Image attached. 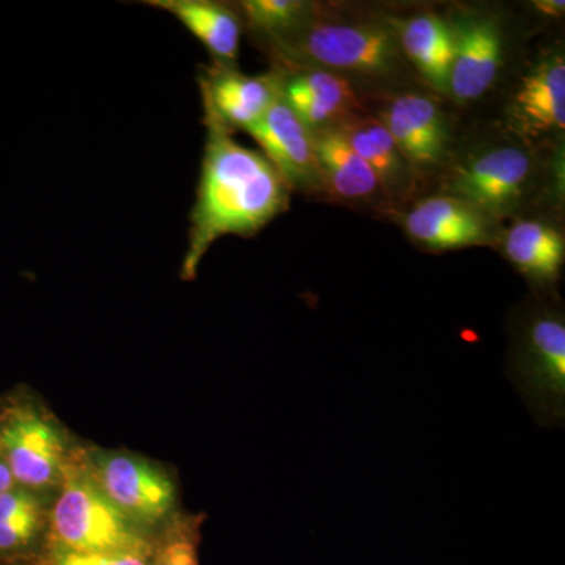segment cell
<instances>
[{"mask_svg":"<svg viewBox=\"0 0 565 565\" xmlns=\"http://www.w3.org/2000/svg\"><path fill=\"white\" fill-rule=\"evenodd\" d=\"M492 221L451 195L430 196L405 215V230L416 244L445 252L479 247L492 241Z\"/></svg>","mask_w":565,"mask_h":565,"instance_id":"obj_13","label":"cell"},{"mask_svg":"<svg viewBox=\"0 0 565 565\" xmlns=\"http://www.w3.org/2000/svg\"><path fill=\"white\" fill-rule=\"evenodd\" d=\"M150 552L76 553L46 548L44 556L52 565H151Z\"/></svg>","mask_w":565,"mask_h":565,"instance_id":"obj_23","label":"cell"},{"mask_svg":"<svg viewBox=\"0 0 565 565\" xmlns=\"http://www.w3.org/2000/svg\"><path fill=\"white\" fill-rule=\"evenodd\" d=\"M512 381L539 423L559 426L565 415V323L542 311L526 322L512 356Z\"/></svg>","mask_w":565,"mask_h":565,"instance_id":"obj_6","label":"cell"},{"mask_svg":"<svg viewBox=\"0 0 565 565\" xmlns=\"http://www.w3.org/2000/svg\"><path fill=\"white\" fill-rule=\"evenodd\" d=\"M206 143L196 200L191 212L188 252L180 277L193 281L215 241L252 236L288 210L291 188L263 152L245 148L233 134L204 121Z\"/></svg>","mask_w":565,"mask_h":565,"instance_id":"obj_1","label":"cell"},{"mask_svg":"<svg viewBox=\"0 0 565 565\" xmlns=\"http://www.w3.org/2000/svg\"><path fill=\"white\" fill-rule=\"evenodd\" d=\"M204 121L233 134L253 128L280 98L278 74L247 76L230 66L212 65L200 74Z\"/></svg>","mask_w":565,"mask_h":565,"instance_id":"obj_9","label":"cell"},{"mask_svg":"<svg viewBox=\"0 0 565 565\" xmlns=\"http://www.w3.org/2000/svg\"><path fill=\"white\" fill-rule=\"evenodd\" d=\"M247 132L258 141L263 154L291 191H321L313 131L281 98Z\"/></svg>","mask_w":565,"mask_h":565,"instance_id":"obj_10","label":"cell"},{"mask_svg":"<svg viewBox=\"0 0 565 565\" xmlns=\"http://www.w3.org/2000/svg\"><path fill=\"white\" fill-rule=\"evenodd\" d=\"M47 548L76 553L150 552L152 537L107 500L85 470L77 444L52 501Z\"/></svg>","mask_w":565,"mask_h":565,"instance_id":"obj_3","label":"cell"},{"mask_svg":"<svg viewBox=\"0 0 565 565\" xmlns=\"http://www.w3.org/2000/svg\"><path fill=\"white\" fill-rule=\"evenodd\" d=\"M509 125L527 140L557 136L565 129V63L550 55L523 76L508 107Z\"/></svg>","mask_w":565,"mask_h":565,"instance_id":"obj_12","label":"cell"},{"mask_svg":"<svg viewBox=\"0 0 565 565\" xmlns=\"http://www.w3.org/2000/svg\"><path fill=\"white\" fill-rule=\"evenodd\" d=\"M54 497L13 486L0 494V565L43 556L50 537Z\"/></svg>","mask_w":565,"mask_h":565,"instance_id":"obj_15","label":"cell"},{"mask_svg":"<svg viewBox=\"0 0 565 565\" xmlns=\"http://www.w3.org/2000/svg\"><path fill=\"white\" fill-rule=\"evenodd\" d=\"M452 55L448 95L457 103H471L484 96L503 63V35L493 18L460 13L448 21Z\"/></svg>","mask_w":565,"mask_h":565,"instance_id":"obj_8","label":"cell"},{"mask_svg":"<svg viewBox=\"0 0 565 565\" xmlns=\"http://www.w3.org/2000/svg\"><path fill=\"white\" fill-rule=\"evenodd\" d=\"M534 9L545 17L559 18L565 11L564 0H535Z\"/></svg>","mask_w":565,"mask_h":565,"instance_id":"obj_24","label":"cell"},{"mask_svg":"<svg viewBox=\"0 0 565 565\" xmlns=\"http://www.w3.org/2000/svg\"><path fill=\"white\" fill-rule=\"evenodd\" d=\"M241 11L250 31L273 44L302 28L313 7L302 0H245Z\"/></svg>","mask_w":565,"mask_h":565,"instance_id":"obj_22","label":"cell"},{"mask_svg":"<svg viewBox=\"0 0 565 565\" xmlns=\"http://www.w3.org/2000/svg\"><path fill=\"white\" fill-rule=\"evenodd\" d=\"M81 457L107 500L150 537L177 514V481L161 463L98 446L81 445Z\"/></svg>","mask_w":565,"mask_h":565,"instance_id":"obj_5","label":"cell"},{"mask_svg":"<svg viewBox=\"0 0 565 565\" xmlns=\"http://www.w3.org/2000/svg\"><path fill=\"white\" fill-rule=\"evenodd\" d=\"M76 445L29 386H14L0 397V456L14 484L55 497Z\"/></svg>","mask_w":565,"mask_h":565,"instance_id":"obj_2","label":"cell"},{"mask_svg":"<svg viewBox=\"0 0 565 565\" xmlns=\"http://www.w3.org/2000/svg\"><path fill=\"white\" fill-rule=\"evenodd\" d=\"M278 79L280 98L311 131L351 120L360 109L351 82L333 71L303 68Z\"/></svg>","mask_w":565,"mask_h":565,"instance_id":"obj_14","label":"cell"},{"mask_svg":"<svg viewBox=\"0 0 565 565\" xmlns=\"http://www.w3.org/2000/svg\"><path fill=\"white\" fill-rule=\"evenodd\" d=\"M14 484L13 478H11V473L7 463L3 462L2 456H0V494L7 492V490L11 489Z\"/></svg>","mask_w":565,"mask_h":565,"instance_id":"obj_25","label":"cell"},{"mask_svg":"<svg viewBox=\"0 0 565 565\" xmlns=\"http://www.w3.org/2000/svg\"><path fill=\"white\" fill-rule=\"evenodd\" d=\"M145 3L177 18L210 51L215 65L233 68L243 33V22L236 11L214 0H148Z\"/></svg>","mask_w":565,"mask_h":565,"instance_id":"obj_16","label":"cell"},{"mask_svg":"<svg viewBox=\"0 0 565 565\" xmlns=\"http://www.w3.org/2000/svg\"><path fill=\"white\" fill-rule=\"evenodd\" d=\"M337 128L343 132L353 151L373 170L382 192L399 196L408 191L414 169L381 121L353 117Z\"/></svg>","mask_w":565,"mask_h":565,"instance_id":"obj_19","label":"cell"},{"mask_svg":"<svg viewBox=\"0 0 565 565\" xmlns=\"http://www.w3.org/2000/svg\"><path fill=\"white\" fill-rule=\"evenodd\" d=\"M204 514H177L152 537L151 565H200Z\"/></svg>","mask_w":565,"mask_h":565,"instance_id":"obj_21","label":"cell"},{"mask_svg":"<svg viewBox=\"0 0 565 565\" xmlns=\"http://www.w3.org/2000/svg\"><path fill=\"white\" fill-rule=\"evenodd\" d=\"M505 258L520 274L539 286L555 285L563 273L565 245L563 234L546 223L516 222L504 236Z\"/></svg>","mask_w":565,"mask_h":565,"instance_id":"obj_18","label":"cell"},{"mask_svg":"<svg viewBox=\"0 0 565 565\" xmlns=\"http://www.w3.org/2000/svg\"><path fill=\"white\" fill-rule=\"evenodd\" d=\"M379 121L414 172H430L445 161L449 129L444 110L430 96L405 93L386 106Z\"/></svg>","mask_w":565,"mask_h":565,"instance_id":"obj_11","label":"cell"},{"mask_svg":"<svg viewBox=\"0 0 565 565\" xmlns=\"http://www.w3.org/2000/svg\"><path fill=\"white\" fill-rule=\"evenodd\" d=\"M404 57L414 63L435 90L448 93L452 40L448 21L433 13L416 14L394 24Z\"/></svg>","mask_w":565,"mask_h":565,"instance_id":"obj_20","label":"cell"},{"mask_svg":"<svg viewBox=\"0 0 565 565\" xmlns=\"http://www.w3.org/2000/svg\"><path fill=\"white\" fill-rule=\"evenodd\" d=\"M17 565H52L50 561H47L46 556L36 557V559L28 561V563H21Z\"/></svg>","mask_w":565,"mask_h":565,"instance_id":"obj_26","label":"cell"},{"mask_svg":"<svg viewBox=\"0 0 565 565\" xmlns=\"http://www.w3.org/2000/svg\"><path fill=\"white\" fill-rule=\"evenodd\" d=\"M533 173L530 152L514 145H501L455 167L448 181V195L494 218L509 214L522 202Z\"/></svg>","mask_w":565,"mask_h":565,"instance_id":"obj_7","label":"cell"},{"mask_svg":"<svg viewBox=\"0 0 565 565\" xmlns=\"http://www.w3.org/2000/svg\"><path fill=\"white\" fill-rule=\"evenodd\" d=\"M282 61L360 77H385L403 63L394 25L377 21H311L270 44Z\"/></svg>","mask_w":565,"mask_h":565,"instance_id":"obj_4","label":"cell"},{"mask_svg":"<svg viewBox=\"0 0 565 565\" xmlns=\"http://www.w3.org/2000/svg\"><path fill=\"white\" fill-rule=\"evenodd\" d=\"M313 139L321 188L330 195L343 202H367L382 192L373 170L337 126L313 131Z\"/></svg>","mask_w":565,"mask_h":565,"instance_id":"obj_17","label":"cell"}]
</instances>
